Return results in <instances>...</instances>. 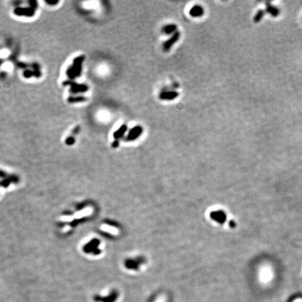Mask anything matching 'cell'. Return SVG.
Segmentation results:
<instances>
[{"label":"cell","instance_id":"2e32d148","mask_svg":"<svg viewBox=\"0 0 302 302\" xmlns=\"http://www.w3.org/2000/svg\"><path fill=\"white\" fill-rule=\"evenodd\" d=\"M113 146H114V147H117V146H118V141H117L116 140V141H115V142L114 143V144H113Z\"/></svg>","mask_w":302,"mask_h":302},{"label":"cell","instance_id":"8fae6325","mask_svg":"<svg viewBox=\"0 0 302 302\" xmlns=\"http://www.w3.org/2000/svg\"><path fill=\"white\" fill-rule=\"evenodd\" d=\"M127 130V126L126 124H123L120 127L118 130H117L116 132H114V137L116 139H118L120 138H121L122 137H123L124 133L126 132V131Z\"/></svg>","mask_w":302,"mask_h":302},{"label":"cell","instance_id":"5b68a950","mask_svg":"<svg viewBox=\"0 0 302 302\" xmlns=\"http://www.w3.org/2000/svg\"><path fill=\"white\" fill-rule=\"evenodd\" d=\"M64 85L69 84L71 85V92L73 93H80V92H85L87 90V87L85 85H78L75 83H72L70 81H66L64 83Z\"/></svg>","mask_w":302,"mask_h":302},{"label":"cell","instance_id":"4fadbf2b","mask_svg":"<svg viewBox=\"0 0 302 302\" xmlns=\"http://www.w3.org/2000/svg\"><path fill=\"white\" fill-rule=\"evenodd\" d=\"M87 100V98H85V97H70V98L68 99V101L71 103H76V102H82V101H85Z\"/></svg>","mask_w":302,"mask_h":302},{"label":"cell","instance_id":"7c38bea8","mask_svg":"<svg viewBox=\"0 0 302 302\" xmlns=\"http://www.w3.org/2000/svg\"><path fill=\"white\" fill-rule=\"evenodd\" d=\"M265 14V11L262 9H260L259 11L256 13V14L255 15L254 18H253V20H254L255 22H259L260 20H261L262 18H263L264 15Z\"/></svg>","mask_w":302,"mask_h":302},{"label":"cell","instance_id":"6da1fadb","mask_svg":"<svg viewBox=\"0 0 302 302\" xmlns=\"http://www.w3.org/2000/svg\"><path fill=\"white\" fill-rule=\"evenodd\" d=\"M85 57L83 56H80L76 58L73 60V65L70 66L66 71V75L68 76L69 78L71 79L75 78L76 77L79 76L80 74V71L82 70V63Z\"/></svg>","mask_w":302,"mask_h":302},{"label":"cell","instance_id":"5bb4252c","mask_svg":"<svg viewBox=\"0 0 302 302\" xmlns=\"http://www.w3.org/2000/svg\"><path fill=\"white\" fill-rule=\"evenodd\" d=\"M74 143V139L72 137H70V138H69V139H66V144H69V145H71V144H72Z\"/></svg>","mask_w":302,"mask_h":302},{"label":"cell","instance_id":"30bf717a","mask_svg":"<svg viewBox=\"0 0 302 302\" xmlns=\"http://www.w3.org/2000/svg\"><path fill=\"white\" fill-rule=\"evenodd\" d=\"M176 29H177V26L176 25H174V24H170V25H166V26H165L163 27V29H162V32H163V33L164 34H172V33H175V32H176Z\"/></svg>","mask_w":302,"mask_h":302},{"label":"cell","instance_id":"7a4b0ae2","mask_svg":"<svg viewBox=\"0 0 302 302\" xmlns=\"http://www.w3.org/2000/svg\"><path fill=\"white\" fill-rule=\"evenodd\" d=\"M143 127L141 126H136L134 127H133L130 130V132L128 133L127 137L126 138L127 141H134L137 139H138L141 135L143 133Z\"/></svg>","mask_w":302,"mask_h":302},{"label":"cell","instance_id":"277c9868","mask_svg":"<svg viewBox=\"0 0 302 302\" xmlns=\"http://www.w3.org/2000/svg\"><path fill=\"white\" fill-rule=\"evenodd\" d=\"M117 298V294L116 292H112L107 297H100L97 295L94 296L93 299L97 302H114Z\"/></svg>","mask_w":302,"mask_h":302},{"label":"cell","instance_id":"ba28073f","mask_svg":"<svg viewBox=\"0 0 302 302\" xmlns=\"http://www.w3.org/2000/svg\"><path fill=\"white\" fill-rule=\"evenodd\" d=\"M15 13L18 15L32 16L34 14V11L30 8H18L15 10Z\"/></svg>","mask_w":302,"mask_h":302},{"label":"cell","instance_id":"52a82bcc","mask_svg":"<svg viewBox=\"0 0 302 302\" xmlns=\"http://www.w3.org/2000/svg\"><path fill=\"white\" fill-rule=\"evenodd\" d=\"M204 10L202 6L199 5H195L190 9V14L194 18H198L204 15Z\"/></svg>","mask_w":302,"mask_h":302},{"label":"cell","instance_id":"9c48e42d","mask_svg":"<svg viewBox=\"0 0 302 302\" xmlns=\"http://www.w3.org/2000/svg\"><path fill=\"white\" fill-rule=\"evenodd\" d=\"M266 12L269 13L271 15L273 16V17H276V16H278L279 14H280V11H279V9L278 8H276V6L271 5L270 4H266Z\"/></svg>","mask_w":302,"mask_h":302},{"label":"cell","instance_id":"9a60e30c","mask_svg":"<svg viewBox=\"0 0 302 302\" xmlns=\"http://www.w3.org/2000/svg\"><path fill=\"white\" fill-rule=\"evenodd\" d=\"M32 74H34V73H32V72H31V71H25V76L27 77V78L30 77Z\"/></svg>","mask_w":302,"mask_h":302},{"label":"cell","instance_id":"8992f818","mask_svg":"<svg viewBox=\"0 0 302 302\" xmlns=\"http://www.w3.org/2000/svg\"><path fill=\"white\" fill-rule=\"evenodd\" d=\"M178 96L179 94L176 91H165L160 93V99L162 100H173Z\"/></svg>","mask_w":302,"mask_h":302},{"label":"cell","instance_id":"3957f363","mask_svg":"<svg viewBox=\"0 0 302 302\" xmlns=\"http://www.w3.org/2000/svg\"><path fill=\"white\" fill-rule=\"evenodd\" d=\"M180 36H181V32H176L174 34H173L171 37L166 41L165 44H164V50L165 51H169L171 48L179 40Z\"/></svg>","mask_w":302,"mask_h":302}]
</instances>
